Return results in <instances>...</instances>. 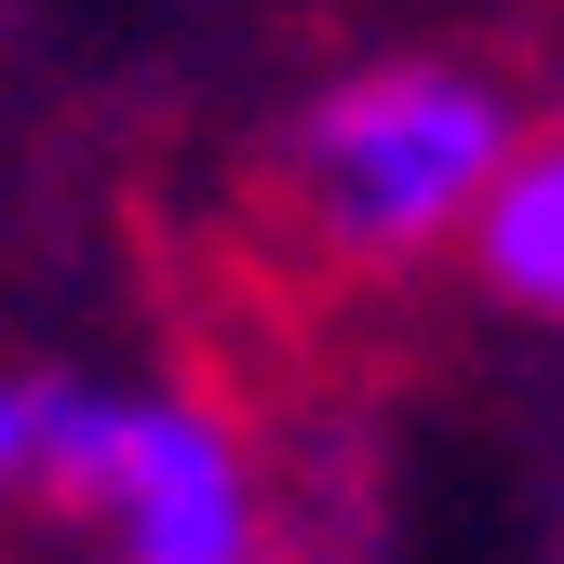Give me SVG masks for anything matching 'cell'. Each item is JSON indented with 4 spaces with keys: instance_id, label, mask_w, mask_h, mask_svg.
<instances>
[{
    "instance_id": "3",
    "label": "cell",
    "mask_w": 564,
    "mask_h": 564,
    "mask_svg": "<svg viewBox=\"0 0 564 564\" xmlns=\"http://www.w3.org/2000/svg\"><path fill=\"white\" fill-rule=\"evenodd\" d=\"M457 256H470V282L511 323L564 336V121H524V149L498 162V188H484V216H470Z\"/></svg>"
},
{
    "instance_id": "4",
    "label": "cell",
    "mask_w": 564,
    "mask_h": 564,
    "mask_svg": "<svg viewBox=\"0 0 564 564\" xmlns=\"http://www.w3.org/2000/svg\"><path fill=\"white\" fill-rule=\"evenodd\" d=\"M54 484V377H0V498Z\"/></svg>"
},
{
    "instance_id": "1",
    "label": "cell",
    "mask_w": 564,
    "mask_h": 564,
    "mask_svg": "<svg viewBox=\"0 0 564 564\" xmlns=\"http://www.w3.org/2000/svg\"><path fill=\"white\" fill-rule=\"evenodd\" d=\"M524 149V108L498 67L470 54H377V67H336V82L282 121V188L323 256L349 269H416V256H457L498 162Z\"/></svg>"
},
{
    "instance_id": "2",
    "label": "cell",
    "mask_w": 564,
    "mask_h": 564,
    "mask_svg": "<svg viewBox=\"0 0 564 564\" xmlns=\"http://www.w3.org/2000/svg\"><path fill=\"white\" fill-rule=\"evenodd\" d=\"M108 564H269L282 524H269V470L256 444L229 431L202 390H149V377H54V484Z\"/></svg>"
}]
</instances>
